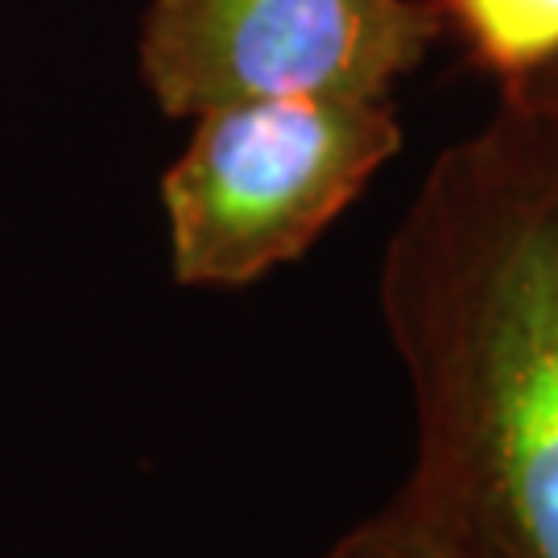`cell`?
I'll list each match as a JSON object with an SVG mask.
<instances>
[{"label": "cell", "instance_id": "2", "mask_svg": "<svg viewBox=\"0 0 558 558\" xmlns=\"http://www.w3.org/2000/svg\"><path fill=\"white\" fill-rule=\"evenodd\" d=\"M401 149L389 96H281L195 117L161 174L170 274L195 290H244L306 248Z\"/></svg>", "mask_w": 558, "mask_h": 558}, {"label": "cell", "instance_id": "4", "mask_svg": "<svg viewBox=\"0 0 558 558\" xmlns=\"http://www.w3.org/2000/svg\"><path fill=\"white\" fill-rule=\"evenodd\" d=\"M439 13L505 87L558 62V0H442Z\"/></svg>", "mask_w": 558, "mask_h": 558}, {"label": "cell", "instance_id": "6", "mask_svg": "<svg viewBox=\"0 0 558 558\" xmlns=\"http://www.w3.org/2000/svg\"><path fill=\"white\" fill-rule=\"evenodd\" d=\"M513 92L530 96V100L538 104V108H546V112L558 120V62H555V66H546V71H538L534 80L513 83Z\"/></svg>", "mask_w": 558, "mask_h": 558}, {"label": "cell", "instance_id": "3", "mask_svg": "<svg viewBox=\"0 0 558 558\" xmlns=\"http://www.w3.org/2000/svg\"><path fill=\"white\" fill-rule=\"evenodd\" d=\"M426 0H149L137 71L166 117L281 96H389L439 34Z\"/></svg>", "mask_w": 558, "mask_h": 558}, {"label": "cell", "instance_id": "1", "mask_svg": "<svg viewBox=\"0 0 558 558\" xmlns=\"http://www.w3.org/2000/svg\"><path fill=\"white\" fill-rule=\"evenodd\" d=\"M380 323L414 401L398 505L463 558H558V120L505 87L385 244Z\"/></svg>", "mask_w": 558, "mask_h": 558}, {"label": "cell", "instance_id": "5", "mask_svg": "<svg viewBox=\"0 0 558 558\" xmlns=\"http://www.w3.org/2000/svg\"><path fill=\"white\" fill-rule=\"evenodd\" d=\"M323 558H463L447 538H439L405 505L389 500L373 518L356 521L348 534L331 542Z\"/></svg>", "mask_w": 558, "mask_h": 558}]
</instances>
